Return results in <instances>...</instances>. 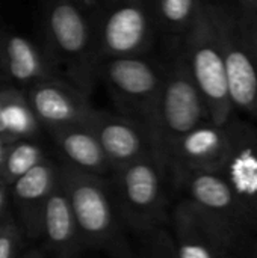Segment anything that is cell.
Here are the masks:
<instances>
[{
	"label": "cell",
	"instance_id": "obj_1",
	"mask_svg": "<svg viewBox=\"0 0 257 258\" xmlns=\"http://www.w3.org/2000/svg\"><path fill=\"white\" fill-rule=\"evenodd\" d=\"M208 121H211L208 107L183 54L162 76L150 141L153 156L165 175H168L170 160L177 142L188 132Z\"/></svg>",
	"mask_w": 257,
	"mask_h": 258
},
{
	"label": "cell",
	"instance_id": "obj_2",
	"mask_svg": "<svg viewBox=\"0 0 257 258\" xmlns=\"http://www.w3.org/2000/svg\"><path fill=\"white\" fill-rule=\"evenodd\" d=\"M58 175L70 200L83 246L114 255H130L105 178L79 171L68 163L58 169Z\"/></svg>",
	"mask_w": 257,
	"mask_h": 258
},
{
	"label": "cell",
	"instance_id": "obj_3",
	"mask_svg": "<svg viewBox=\"0 0 257 258\" xmlns=\"http://www.w3.org/2000/svg\"><path fill=\"white\" fill-rule=\"evenodd\" d=\"M218 9L201 5L186 36L185 59L191 76L204 100L211 121L226 124L230 121L233 104L229 95L224 56L220 41Z\"/></svg>",
	"mask_w": 257,
	"mask_h": 258
},
{
	"label": "cell",
	"instance_id": "obj_4",
	"mask_svg": "<svg viewBox=\"0 0 257 258\" xmlns=\"http://www.w3.org/2000/svg\"><path fill=\"white\" fill-rule=\"evenodd\" d=\"M176 257H257L256 237L232 231L191 200H183L173 213Z\"/></svg>",
	"mask_w": 257,
	"mask_h": 258
},
{
	"label": "cell",
	"instance_id": "obj_5",
	"mask_svg": "<svg viewBox=\"0 0 257 258\" xmlns=\"http://www.w3.org/2000/svg\"><path fill=\"white\" fill-rule=\"evenodd\" d=\"M114 203L118 215L138 231L159 227L165 221V172L148 154L114 172Z\"/></svg>",
	"mask_w": 257,
	"mask_h": 258
},
{
	"label": "cell",
	"instance_id": "obj_6",
	"mask_svg": "<svg viewBox=\"0 0 257 258\" xmlns=\"http://www.w3.org/2000/svg\"><path fill=\"white\" fill-rule=\"evenodd\" d=\"M103 76L120 110L138 122L151 141L162 74L139 56H123L111 57Z\"/></svg>",
	"mask_w": 257,
	"mask_h": 258
},
{
	"label": "cell",
	"instance_id": "obj_7",
	"mask_svg": "<svg viewBox=\"0 0 257 258\" xmlns=\"http://www.w3.org/2000/svg\"><path fill=\"white\" fill-rule=\"evenodd\" d=\"M53 56L68 67L76 88L86 94L92 83L94 38L86 17L70 0H55L45 15Z\"/></svg>",
	"mask_w": 257,
	"mask_h": 258
},
{
	"label": "cell",
	"instance_id": "obj_8",
	"mask_svg": "<svg viewBox=\"0 0 257 258\" xmlns=\"http://www.w3.org/2000/svg\"><path fill=\"white\" fill-rule=\"evenodd\" d=\"M150 39L151 15L147 0L101 2L95 44L103 56H141Z\"/></svg>",
	"mask_w": 257,
	"mask_h": 258
},
{
	"label": "cell",
	"instance_id": "obj_9",
	"mask_svg": "<svg viewBox=\"0 0 257 258\" xmlns=\"http://www.w3.org/2000/svg\"><path fill=\"white\" fill-rule=\"evenodd\" d=\"M194 204L244 237H256L257 219L218 171H195L179 184Z\"/></svg>",
	"mask_w": 257,
	"mask_h": 258
},
{
	"label": "cell",
	"instance_id": "obj_10",
	"mask_svg": "<svg viewBox=\"0 0 257 258\" xmlns=\"http://www.w3.org/2000/svg\"><path fill=\"white\" fill-rule=\"evenodd\" d=\"M235 122L215 124L212 121L203 122L188 132L176 145L168 175L174 186L191 172L195 171H218L224 162L233 139Z\"/></svg>",
	"mask_w": 257,
	"mask_h": 258
},
{
	"label": "cell",
	"instance_id": "obj_11",
	"mask_svg": "<svg viewBox=\"0 0 257 258\" xmlns=\"http://www.w3.org/2000/svg\"><path fill=\"white\" fill-rule=\"evenodd\" d=\"M220 41L233 109L257 115V62L242 41L238 21L218 9Z\"/></svg>",
	"mask_w": 257,
	"mask_h": 258
},
{
	"label": "cell",
	"instance_id": "obj_12",
	"mask_svg": "<svg viewBox=\"0 0 257 258\" xmlns=\"http://www.w3.org/2000/svg\"><path fill=\"white\" fill-rule=\"evenodd\" d=\"M27 100L39 124L52 128L89 125L95 109L88 103L86 94L73 85L44 79L35 82Z\"/></svg>",
	"mask_w": 257,
	"mask_h": 258
},
{
	"label": "cell",
	"instance_id": "obj_13",
	"mask_svg": "<svg viewBox=\"0 0 257 258\" xmlns=\"http://www.w3.org/2000/svg\"><path fill=\"white\" fill-rule=\"evenodd\" d=\"M88 127L98 139L114 171L144 156H153L145 130L124 115L118 116L95 110Z\"/></svg>",
	"mask_w": 257,
	"mask_h": 258
},
{
	"label": "cell",
	"instance_id": "obj_14",
	"mask_svg": "<svg viewBox=\"0 0 257 258\" xmlns=\"http://www.w3.org/2000/svg\"><path fill=\"white\" fill-rule=\"evenodd\" d=\"M56 181L58 169L50 160L44 159L9 184L14 204L18 210L20 228L29 239H41L44 207Z\"/></svg>",
	"mask_w": 257,
	"mask_h": 258
},
{
	"label": "cell",
	"instance_id": "obj_15",
	"mask_svg": "<svg viewBox=\"0 0 257 258\" xmlns=\"http://www.w3.org/2000/svg\"><path fill=\"white\" fill-rule=\"evenodd\" d=\"M218 172L257 219V130L235 122L230 150Z\"/></svg>",
	"mask_w": 257,
	"mask_h": 258
},
{
	"label": "cell",
	"instance_id": "obj_16",
	"mask_svg": "<svg viewBox=\"0 0 257 258\" xmlns=\"http://www.w3.org/2000/svg\"><path fill=\"white\" fill-rule=\"evenodd\" d=\"M41 239L44 240L45 254L50 255L73 257L85 249L70 200L59 181V175L44 207Z\"/></svg>",
	"mask_w": 257,
	"mask_h": 258
},
{
	"label": "cell",
	"instance_id": "obj_17",
	"mask_svg": "<svg viewBox=\"0 0 257 258\" xmlns=\"http://www.w3.org/2000/svg\"><path fill=\"white\" fill-rule=\"evenodd\" d=\"M56 145L73 168L105 178L114 172L98 139L88 125H71L50 130Z\"/></svg>",
	"mask_w": 257,
	"mask_h": 258
},
{
	"label": "cell",
	"instance_id": "obj_18",
	"mask_svg": "<svg viewBox=\"0 0 257 258\" xmlns=\"http://www.w3.org/2000/svg\"><path fill=\"white\" fill-rule=\"evenodd\" d=\"M0 68L17 82H39L48 79V70L38 48L23 36L0 35Z\"/></svg>",
	"mask_w": 257,
	"mask_h": 258
},
{
	"label": "cell",
	"instance_id": "obj_19",
	"mask_svg": "<svg viewBox=\"0 0 257 258\" xmlns=\"http://www.w3.org/2000/svg\"><path fill=\"white\" fill-rule=\"evenodd\" d=\"M0 109L5 127L12 141L26 139L36 133L39 121L29 100L15 89H0Z\"/></svg>",
	"mask_w": 257,
	"mask_h": 258
},
{
	"label": "cell",
	"instance_id": "obj_20",
	"mask_svg": "<svg viewBox=\"0 0 257 258\" xmlns=\"http://www.w3.org/2000/svg\"><path fill=\"white\" fill-rule=\"evenodd\" d=\"M44 159L45 157L39 145L26 139L14 141L8 144L0 178L9 186L17 178H20L38 163H41Z\"/></svg>",
	"mask_w": 257,
	"mask_h": 258
},
{
	"label": "cell",
	"instance_id": "obj_21",
	"mask_svg": "<svg viewBox=\"0 0 257 258\" xmlns=\"http://www.w3.org/2000/svg\"><path fill=\"white\" fill-rule=\"evenodd\" d=\"M201 0H156L159 23L171 32H185L198 14Z\"/></svg>",
	"mask_w": 257,
	"mask_h": 258
},
{
	"label": "cell",
	"instance_id": "obj_22",
	"mask_svg": "<svg viewBox=\"0 0 257 258\" xmlns=\"http://www.w3.org/2000/svg\"><path fill=\"white\" fill-rule=\"evenodd\" d=\"M23 248V231L9 216L5 218L0 227V258H14L20 255Z\"/></svg>",
	"mask_w": 257,
	"mask_h": 258
},
{
	"label": "cell",
	"instance_id": "obj_23",
	"mask_svg": "<svg viewBox=\"0 0 257 258\" xmlns=\"http://www.w3.org/2000/svg\"><path fill=\"white\" fill-rule=\"evenodd\" d=\"M238 29L244 44L247 45L251 56L257 62V9L245 8L242 18L238 21Z\"/></svg>",
	"mask_w": 257,
	"mask_h": 258
},
{
	"label": "cell",
	"instance_id": "obj_24",
	"mask_svg": "<svg viewBox=\"0 0 257 258\" xmlns=\"http://www.w3.org/2000/svg\"><path fill=\"white\" fill-rule=\"evenodd\" d=\"M6 187L8 184L0 178V218H6L8 216V197H6Z\"/></svg>",
	"mask_w": 257,
	"mask_h": 258
},
{
	"label": "cell",
	"instance_id": "obj_25",
	"mask_svg": "<svg viewBox=\"0 0 257 258\" xmlns=\"http://www.w3.org/2000/svg\"><path fill=\"white\" fill-rule=\"evenodd\" d=\"M0 138H2L3 141H6L8 144L14 142V141L11 139V136H9L8 130H6V127H5V122H3V115H2V109H0Z\"/></svg>",
	"mask_w": 257,
	"mask_h": 258
},
{
	"label": "cell",
	"instance_id": "obj_26",
	"mask_svg": "<svg viewBox=\"0 0 257 258\" xmlns=\"http://www.w3.org/2000/svg\"><path fill=\"white\" fill-rule=\"evenodd\" d=\"M6 148H8V142L3 141L0 138V172H2V166H3V160H5V154H6Z\"/></svg>",
	"mask_w": 257,
	"mask_h": 258
},
{
	"label": "cell",
	"instance_id": "obj_27",
	"mask_svg": "<svg viewBox=\"0 0 257 258\" xmlns=\"http://www.w3.org/2000/svg\"><path fill=\"white\" fill-rule=\"evenodd\" d=\"M244 8H248V9H257V0H241Z\"/></svg>",
	"mask_w": 257,
	"mask_h": 258
},
{
	"label": "cell",
	"instance_id": "obj_28",
	"mask_svg": "<svg viewBox=\"0 0 257 258\" xmlns=\"http://www.w3.org/2000/svg\"><path fill=\"white\" fill-rule=\"evenodd\" d=\"M8 218V216H6ZM3 221H5V218H0V227H2V224H3Z\"/></svg>",
	"mask_w": 257,
	"mask_h": 258
},
{
	"label": "cell",
	"instance_id": "obj_29",
	"mask_svg": "<svg viewBox=\"0 0 257 258\" xmlns=\"http://www.w3.org/2000/svg\"><path fill=\"white\" fill-rule=\"evenodd\" d=\"M70 2H88V0H70Z\"/></svg>",
	"mask_w": 257,
	"mask_h": 258
}]
</instances>
